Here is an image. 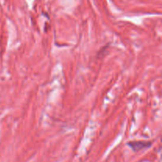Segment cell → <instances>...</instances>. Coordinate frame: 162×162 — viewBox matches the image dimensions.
Masks as SVG:
<instances>
[{
  "label": "cell",
  "mask_w": 162,
  "mask_h": 162,
  "mask_svg": "<svg viewBox=\"0 0 162 162\" xmlns=\"http://www.w3.org/2000/svg\"><path fill=\"white\" fill-rule=\"evenodd\" d=\"M128 145L134 150V151H139V150L150 147L151 145V142H131L128 143Z\"/></svg>",
  "instance_id": "cell-1"
}]
</instances>
